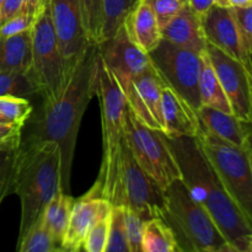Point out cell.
<instances>
[{
	"label": "cell",
	"mask_w": 252,
	"mask_h": 252,
	"mask_svg": "<svg viewBox=\"0 0 252 252\" xmlns=\"http://www.w3.org/2000/svg\"><path fill=\"white\" fill-rule=\"evenodd\" d=\"M100 63L98 44H90L74 64L58 97L43 101L29 142H52L61 150L62 189L70 194V176L81 120L96 96Z\"/></svg>",
	"instance_id": "6da1fadb"
},
{
	"label": "cell",
	"mask_w": 252,
	"mask_h": 252,
	"mask_svg": "<svg viewBox=\"0 0 252 252\" xmlns=\"http://www.w3.org/2000/svg\"><path fill=\"white\" fill-rule=\"evenodd\" d=\"M167 143L192 197L208 212L226 243L249 252L252 226L226 193L196 138H167Z\"/></svg>",
	"instance_id": "7a4b0ae2"
},
{
	"label": "cell",
	"mask_w": 252,
	"mask_h": 252,
	"mask_svg": "<svg viewBox=\"0 0 252 252\" xmlns=\"http://www.w3.org/2000/svg\"><path fill=\"white\" fill-rule=\"evenodd\" d=\"M62 189V161L58 145L52 142L21 144L15 192L21 202L19 239L41 218L47 204Z\"/></svg>",
	"instance_id": "3957f363"
},
{
	"label": "cell",
	"mask_w": 252,
	"mask_h": 252,
	"mask_svg": "<svg viewBox=\"0 0 252 252\" xmlns=\"http://www.w3.org/2000/svg\"><path fill=\"white\" fill-rule=\"evenodd\" d=\"M96 96L100 100L102 123L103 154L100 174L95 184L102 198L112 207H122V155L125 149V126L127 101L117 81L112 76L100 57L97 71Z\"/></svg>",
	"instance_id": "277c9868"
},
{
	"label": "cell",
	"mask_w": 252,
	"mask_h": 252,
	"mask_svg": "<svg viewBox=\"0 0 252 252\" xmlns=\"http://www.w3.org/2000/svg\"><path fill=\"white\" fill-rule=\"evenodd\" d=\"M161 218L171 228L181 252H208L225 243L208 212L192 197L182 180L164 191Z\"/></svg>",
	"instance_id": "5b68a950"
},
{
	"label": "cell",
	"mask_w": 252,
	"mask_h": 252,
	"mask_svg": "<svg viewBox=\"0 0 252 252\" xmlns=\"http://www.w3.org/2000/svg\"><path fill=\"white\" fill-rule=\"evenodd\" d=\"M196 139L216 170L226 193L252 226V170L249 150L239 149L204 128H201Z\"/></svg>",
	"instance_id": "8992f818"
},
{
	"label": "cell",
	"mask_w": 252,
	"mask_h": 252,
	"mask_svg": "<svg viewBox=\"0 0 252 252\" xmlns=\"http://www.w3.org/2000/svg\"><path fill=\"white\" fill-rule=\"evenodd\" d=\"M125 144L140 169L162 191L172 182L181 180L179 164L164 133L143 125L129 108L126 112Z\"/></svg>",
	"instance_id": "52a82bcc"
},
{
	"label": "cell",
	"mask_w": 252,
	"mask_h": 252,
	"mask_svg": "<svg viewBox=\"0 0 252 252\" xmlns=\"http://www.w3.org/2000/svg\"><path fill=\"white\" fill-rule=\"evenodd\" d=\"M32 33V64L30 73L43 96V101L58 97L66 83L71 69L68 68L52 24L49 2L39 14Z\"/></svg>",
	"instance_id": "ba28073f"
},
{
	"label": "cell",
	"mask_w": 252,
	"mask_h": 252,
	"mask_svg": "<svg viewBox=\"0 0 252 252\" xmlns=\"http://www.w3.org/2000/svg\"><path fill=\"white\" fill-rule=\"evenodd\" d=\"M148 56L164 85L179 94L194 110H198L201 107L198 89L201 54L161 39Z\"/></svg>",
	"instance_id": "9c48e42d"
},
{
	"label": "cell",
	"mask_w": 252,
	"mask_h": 252,
	"mask_svg": "<svg viewBox=\"0 0 252 252\" xmlns=\"http://www.w3.org/2000/svg\"><path fill=\"white\" fill-rule=\"evenodd\" d=\"M98 48L103 64L117 81L129 107L135 101L133 80L152 65L149 56L129 41L123 26L112 38L98 44Z\"/></svg>",
	"instance_id": "30bf717a"
},
{
	"label": "cell",
	"mask_w": 252,
	"mask_h": 252,
	"mask_svg": "<svg viewBox=\"0 0 252 252\" xmlns=\"http://www.w3.org/2000/svg\"><path fill=\"white\" fill-rule=\"evenodd\" d=\"M122 207L134 212L144 220L161 218L164 208V191L145 174L125 144L122 155Z\"/></svg>",
	"instance_id": "8fae6325"
},
{
	"label": "cell",
	"mask_w": 252,
	"mask_h": 252,
	"mask_svg": "<svg viewBox=\"0 0 252 252\" xmlns=\"http://www.w3.org/2000/svg\"><path fill=\"white\" fill-rule=\"evenodd\" d=\"M207 53L228 97L233 115L252 127V76L245 66L207 43Z\"/></svg>",
	"instance_id": "7c38bea8"
},
{
	"label": "cell",
	"mask_w": 252,
	"mask_h": 252,
	"mask_svg": "<svg viewBox=\"0 0 252 252\" xmlns=\"http://www.w3.org/2000/svg\"><path fill=\"white\" fill-rule=\"evenodd\" d=\"M52 24L62 56L69 69L90 43L86 37L79 0H48Z\"/></svg>",
	"instance_id": "4fadbf2b"
},
{
	"label": "cell",
	"mask_w": 252,
	"mask_h": 252,
	"mask_svg": "<svg viewBox=\"0 0 252 252\" xmlns=\"http://www.w3.org/2000/svg\"><path fill=\"white\" fill-rule=\"evenodd\" d=\"M201 20L207 43L243 64L252 76V58L244 47L231 7L213 5Z\"/></svg>",
	"instance_id": "5bb4252c"
},
{
	"label": "cell",
	"mask_w": 252,
	"mask_h": 252,
	"mask_svg": "<svg viewBox=\"0 0 252 252\" xmlns=\"http://www.w3.org/2000/svg\"><path fill=\"white\" fill-rule=\"evenodd\" d=\"M111 212L112 204L101 197L97 185L94 184L83 197L74 201L62 246L74 250L83 245L90 229L100 219L110 216Z\"/></svg>",
	"instance_id": "9a60e30c"
},
{
	"label": "cell",
	"mask_w": 252,
	"mask_h": 252,
	"mask_svg": "<svg viewBox=\"0 0 252 252\" xmlns=\"http://www.w3.org/2000/svg\"><path fill=\"white\" fill-rule=\"evenodd\" d=\"M162 133L167 138H196L201 132L197 111L179 94L164 85L161 91Z\"/></svg>",
	"instance_id": "2e32d148"
},
{
	"label": "cell",
	"mask_w": 252,
	"mask_h": 252,
	"mask_svg": "<svg viewBox=\"0 0 252 252\" xmlns=\"http://www.w3.org/2000/svg\"><path fill=\"white\" fill-rule=\"evenodd\" d=\"M133 84L137 101L132 108H128L143 125L162 132L161 91L164 83L159 74L150 65L133 80Z\"/></svg>",
	"instance_id": "e0dca14e"
},
{
	"label": "cell",
	"mask_w": 252,
	"mask_h": 252,
	"mask_svg": "<svg viewBox=\"0 0 252 252\" xmlns=\"http://www.w3.org/2000/svg\"><path fill=\"white\" fill-rule=\"evenodd\" d=\"M197 116L202 128L219 139L245 152L252 147V127L231 113L201 106L197 110Z\"/></svg>",
	"instance_id": "ac0fdd59"
},
{
	"label": "cell",
	"mask_w": 252,
	"mask_h": 252,
	"mask_svg": "<svg viewBox=\"0 0 252 252\" xmlns=\"http://www.w3.org/2000/svg\"><path fill=\"white\" fill-rule=\"evenodd\" d=\"M126 34L133 44L150 53L161 42V29L158 24L150 0H138L123 22Z\"/></svg>",
	"instance_id": "d6986e66"
},
{
	"label": "cell",
	"mask_w": 252,
	"mask_h": 252,
	"mask_svg": "<svg viewBox=\"0 0 252 252\" xmlns=\"http://www.w3.org/2000/svg\"><path fill=\"white\" fill-rule=\"evenodd\" d=\"M162 39L180 48L189 49L202 54L207 49V41L202 29L201 16L189 7V4L161 30Z\"/></svg>",
	"instance_id": "ffe728a7"
},
{
	"label": "cell",
	"mask_w": 252,
	"mask_h": 252,
	"mask_svg": "<svg viewBox=\"0 0 252 252\" xmlns=\"http://www.w3.org/2000/svg\"><path fill=\"white\" fill-rule=\"evenodd\" d=\"M32 64V33L0 37V70L27 73Z\"/></svg>",
	"instance_id": "44dd1931"
},
{
	"label": "cell",
	"mask_w": 252,
	"mask_h": 252,
	"mask_svg": "<svg viewBox=\"0 0 252 252\" xmlns=\"http://www.w3.org/2000/svg\"><path fill=\"white\" fill-rule=\"evenodd\" d=\"M198 89L201 106L216 108V110L233 115L230 103H229L228 97H226L225 93L221 88L220 81H219L216 70L212 65V62L209 59L207 51L201 54V71H199Z\"/></svg>",
	"instance_id": "7402d4cb"
},
{
	"label": "cell",
	"mask_w": 252,
	"mask_h": 252,
	"mask_svg": "<svg viewBox=\"0 0 252 252\" xmlns=\"http://www.w3.org/2000/svg\"><path fill=\"white\" fill-rule=\"evenodd\" d=\"M74 201L75 198H73L70 194H66L61 189L47 204L46 209L41 216L42 221L59 246H62L66 228H68Z\"/></svg>",
	"instance_id": "603a6c76"
},
{
	"label": "cell",
	"mask_w": 252,
	"mask_h": 252,
	"mask_svg": "<svg viewBox=\"0 0 252 252\" xmlns=\"http://www.w3.org/2000/svg\"><path fill=\"white\" fill-rule=\"evenodd\" d=\"M179 246L171 228L160 217L148 219L143 225V252H176Z\"/></svg>",
	"instance_id": "cb8c5ba5"
},
{
	"label": "cell",
	"mask_w": 252,
	"mask_h": 252,
	"mask_svg": "<svg viewBox=\"0 0 252 252\" xmlns=\"http://www.w3.org/2000/svg\"><path fill=\"white\" fill-rule=\"evenodd\" d=\"M138 0H103L101 43L112 38L123 26L126 17Z\"/></svg>",
	"instance_id": "d4e9b609"
},
{
	"label": "cell",
	"mask_w": 252,
	"mask_h": 252,
	"mask_svg": "<svg viewBox=\"0 0 252 252\" xmlns=\"http://www.w3.org/2000/svg\"><path fill=\"white\" fill-rule=\"evenodd\" d=\"M61 246L54 241L48 229L39 218L30 230L17 240V252H57Z\"/></svg>",
	"instance_id": "484cf974"
},
{
	"label": "cell",
	"mask_w": 252,
	"mask_h": 252,
	"mask_svg": "<svg viewBox=\"0 0 252 252\" xmlns=\"http://www.w3.org/2000/svg\"><path fill=\"white\" fill-rule=\"evenodd\" d=\"M38 93L31 73L0 70V96L29 97Z\"/></svg>",
	"instance_id": "4316f807"
},
{
	"label": "cell",
	"mask_w": 252,
	"mask_h": 252,
	"mask_svg": "<svg viewBox=\"0 0 252 252\" xmlns=\"http://www.w3.org/2000/svg\"><path fill=\"white\" fill-rule=\"evenodd\" d=\"M32 110L33 107L26 97L0 96V123L24 128Z\"/></svg>",
	"instance_id": "83f0119b"
},
{
	"label": "cell",
	"mask_w": 252,
	"mask_h": 252,
	"mask_svg": "<svg viewBox=\"0 0 252 252\" xmlns=\"http://www.w3.org/2000/svg\"><path fill=\"white\" fill-rule=\"evenodd\" d=\"M84 29L90 44L101 43L103 0H79Z\"/></svg>",
	"instance_id": "f1b7e54d"
},
{
	"label": "cell",
	"mask_w": 252,
	"mask_h": 252,
	"mask_svg": "<svg viewBox=\"0 0 252 252\" xmlns=\"http://www.w3.org/2000/svg\"><path fill=\"white\" fill-rule=\"evenodd\" d=\"M20 149L21 145L11 149H0V204L7 196L15 192Z\"/></svg>",
	"instance_id": "f546056e"
},
{
	"label": "cell",
	"mask_w": 252,
	"mask_h": 252,
	"mask_svg": "<svg viewBox=\"0 0 252 252\" xmlns=\"http://www.w3.org/2000/svg\"><path fill=\"white\" fill-rule=\"evenodd\" d=\"M105 252H129L125 229V207H112L110 236Z\"/></svg>",
	"instance_id": "4dcf8cb0"
},
{
	"label": "cell",
	"mask_w": 252,
	"mask_h": 252,
	"mask_svg": "<svg viewBox=\"0 0 252 252\" xmlns=\"http://www.w3.org/2000/svg\"><path fill=\"white\" fill-rule=\"evenodd\" d=\"M42 10L24 11L12 16L4 25L0 26V37H11L15 34L22 33V32L31 31Z\"/></svg>",
	"instance_id": "1f68e13d"
},
{
	"label": "cell",
	"mask_w": 252,
	"mask_h": 252,
	"mask_svg": "<svg viewBox=\"0 0 252 252\" xmlns=\"http://www.w3.org/2000/svg\"><path fill=\"white\" fill-rule=\"evenodd\" d=\"M111 228V214L100 219L86 235L83 246L88 252H105Z\"/></svg>",
	"instance_id": "d6a6232c"
},
{
	"label": "cell",
	"mask_w": 252,
	"mask_h": 252,
	"mask_svg": "<svg viewBox=\"0 0 252 252\" xmlns=\"http://www.w3.org/2000/svg\"><path fill=\"white\" fill-rule=\"evenodd\" d=\"M144 221V219L137 213L125 208V229L129 252H143L142 235Z\"/></svg>",
	"instance_id": "836d02e7"
},
{
	"label": "cell",
	"mask_w": 252,
	"mask_h": 252,
	"mask_svg": "<svg viewBox=\"0 0 252 252\" xmlns=\"http://www.w3.org/2000/svg\"><path fill=\"white\" fill-rule=\"evenodd\" d=\"M47 2L48 0H4L0 9V26L20 12L42 10Z\"/></svg>",
	"instance_id": "e575fe53"
},
{
	"label": "cell",
	"mask_w": 252,
	"mask_h": 252,
	"mask_svg": "<svg viewBox=\"0 0 252 252\" xmlns=\"http://www.w3.org/2000/svg\"><path fill=\"white\" fill-rule=\"evenodd\" d=\"M240 31L244 47L252 58V5L248 7H231Z\"/></svg>",
	"instance_id": "d590c367"
},
{
	"label": "cell",
	"mask_w": 252,
	"mask_h": 252,
	"mask_svg": "<svg viewBox=\"0 0 252 252\" xmlns=\"http://www.w3.org/2000/svg\"><path fill=\"white\" fill-rule=\"evenodd\" d=\"M150 1H152L158 24L161 30L179 14L180 10L186 4L181 0H150Z\"/></svg>",
	"instance_id": "8d00e7d4"
},
{
	"label": "cell",
	"mask_w": 252,
	"mask_h": 252,
	"mask_svg": "<svg viewBox=\"0 0 252 252\" xmlns=\"http://www.w3.org/2000/svg\"><path fill=\"white\" fill-rule=\"evenodd\" d=\"M21 127L0 123V149H11L21 145Z\"/></svg>",
	"instance_id": "74e56055"
},
{
	"label": "cell",
	"mask_w": 252,
	"mask_h": 252,
	"mask_svg": "<svg viewBox=\"0 0 252 252\" xmlns=\"http://www.w3.org/2000/svg\"><path fill=\"white\" fill-rule=\"evenodd\" d=\"M187 4L198 16H203L213 5H216L214 0H189Z\"/></svg>",
	"instance_id": "f35d334b"
},
{
	"label": "cell",
	"mask_w": 252,
	"mask_h": 252,
	"mask_svg": "<svg viewBox=\"0 0 252 252\" xmlns=\"http://www.w3.org/2000/svg\"><path fill=\"white\" fill-rule=\"evenodd\" d=\"M208 252H241V251L238 250V249H236L235 246H233V245H231V244L226 243V241H225V243L221 244V245L219 246V248L214 249V250L208 251Z\"/></svg>",
	"instance_id": "ab89813d"
},
{
	"label": "cell",
	"mask_w": 252,
	"mask_h": 252,
	"mask_svg": "<svg viewBox=\"0 0 252 252\" xmlns=\"http://www.w3.org/2000/svg\"><path fill=\"white\" fill-rule=\"evenodd\" d=\"M230 7H248L252 5V0H229Z\"/></svg>",
	"instance_id": "60d3db41"
},
{
	"label": "cell",
	"mask_w": 252,
	"mask_h": 252,
	"mask_svg": "<svg viewBox=\"0 0 252 252\" xmlns=\"http://www.w3.org/2000/svg\"><path fill=\"white\" fill-rule=\"evenodd\" d=\"M214 2H216V5H218V6L230 7V5H229V0H214Z\"/></svg>",
	"instance_id": "b9f144b4"
},
{
	"label": "cell",
	"mask_w": 252,
	"mask_h": 252,
	"mask_svg": "<svg viewBox=\"0 0 252 252\" xmlns=\"http://www.w3.org/2000/svg\"><path fill=\"white\" fill-rule=\"evenodd\" d=\"M248 155H249V161H250V165H251V170H252V147L249 149L248 152Z\"/></svg>",
	"instance_id": "7bdbcfd3"
},
{
	"label": "cell",
	"mask_w": 252,
	"mask_h": 252,
	"mask_svg": "<svg viewBox=\"0 0 252 252\" xmlns=\"http://www.w3.org/2000/svg\"><path fill=\"white\" fill-rule=\"evenodd\" d=\"M73 252H88L85 250V249H84V246L81 245V246H79V248H76V249H74L73 250Z\"/></svg>",
	"instance_id": "ee69618b"
},
{
	"label": "cell",
	"mask_w": 252,
	"mask_h": 252,
	"mask_svg": "<svg viewBox=\"0 0 252 252\" xmlns=\"http://www.w3.org/2000/svg\"><path fill=\"white\" fill-rule=\"evenodd\" d=\"M73 250H70V249H66V248H63V246H61L59 248V250L57 252H71Z\"/></svg>",
	"instance_id": "f6af8a7d"
},
{
	"label": "cell",
	"mask_w": 252,
	"mask_h": 252,
	"mask_svg": "<svg viewBox=\"0 0 252 252\" xmlns=\"http://www.w3.org/2000/svg\"><path fill=\"white\" fill-rule=\"evenodd\" d=\"M249 252H252V234L249 238Z\"/></svg>",
	"instance_id": "bcb514c9"
},
{
	"label": "cell",
	"mask_w": 252,
	"mask_h": 252,
	"mask_svg": "<svg viewBox=\"0 0 252 252\" xmlns=\"http://www.w3.org/2000/svg\"><path fill=\"white\" fill-rule=\"evenodd\" d=\"M2 2H4V0H0V9H1L2 6Z\"/></svg>",
	"instance_id": "7dc6e473"
},
{
	"label": "cell",
	"mask_w": 252,
	"mask_h": 252,
	"mask_svg": "<svg viewBox=\"0 0 252 252\" xmlns=\"http://www.w3.org/2000/svg\"><path fill=\"white\" fill-rule=\"evenodd\" d=\"M181 1H184V2H186V4H187V1H189V0H181Z\"/></svg>",
	"instance_id": "c3c4849f"
},
{
	"label": "cell",
	"mask_w": 252,
	"mask_h": 252,
	"mask_svg": "<svg viewBox=\"0 0 252 252\" xmlns=\"http://www.w3.org/2000/svg\"><path fill=\"white\" fill-rule=\"evenodd\" d=\"M176 252H181V251H180V250H179V249H177V251H176Z\"/></svg>",
	"instance_id": "681fc988"
},
{
	"label": "cell",
	"mask_w": 252,
	"mask_h": 252,
	"mask_svg": "<svg viewBox=\"0 0 252 252\" xmlns=\"http://www.w3.org/2000/svg\"><path fill=\"white\" fill-rule=\"evenodd\" d=\"M71 252H73V251H71Z\"/></svg>",
	"instance_id": "f907efd6"
}]
</instances>
